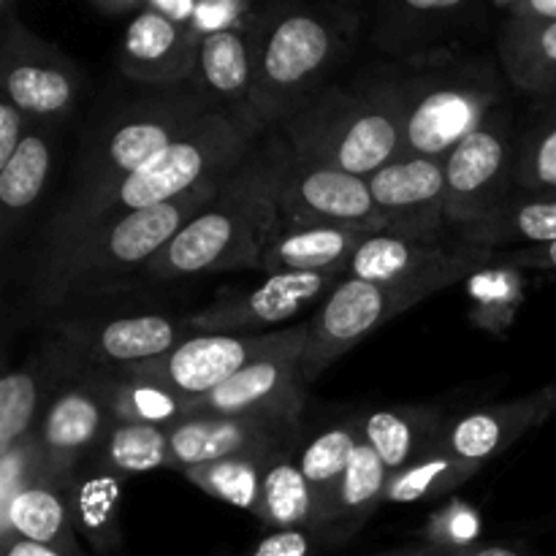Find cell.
Masks as SVG:
<instances>
[{
  "instance_id": "1",
  "label": "cell",
  "mask_w": 556,
  "mask_h": 556,
  "mask_svg": "<svg viewBox=\"0 0 556 556\" xmlns=\"http://www.w3.org/2000/svg\"><path fill=\"white\" fill-rule=\"evenodd\" d=\"M356 16L342 5L269 3L250 30L253 114L258 130L280 128L326 87L351 47Z\"/></svg>"
},
{
  "instance_id": "41",
  "label": "cell",
  "mask_w": 556,
  "mask_h": 556,
  "mask_svg": "<svg viewBox=\"0 0 556 556\" xmlns=\"http://www.w3.org/2000/svg\"><path fill=\"white\" fill-rule=\"evenodd\" d=\"M144 5L166 20L177 22L195 41L226 30L250 33L264 11V5H255L250 0H199V3L193 0H144Z\"/></svg>"
},
{
  "instance_id": "5",
  "label": "cell",
  "mask_w": 556,
  "mask_h": 556,
  "mask_svg": "<svg viewBox=\"0 0 556 556\" xmlns=\"http://www.w3.org/2000/svg\"><path fill=\"white\" fill-rule=\"evenodd\" d=\"M402 114L396 79L326 85L275 130L291 155L369 179L402 155Z\"/></svg>"
},
{
  "instance_id": "45",
  "label": "cell",
  "mask_w": 556,
  "mask_h": 556,
  "mask_svg": "<svg viewBox=\"0 0 556 556\" xmlns=\"http://www.w3.org/2000/svg\"><path fill=\"white\" fill-rule=\"evenodd\" d=\"M494 264L516 266V269H538V271H556V242L535 244V248H514V250H494Z\"/></svg>"
},
{
  "instance_id": "27",
  "label": "cell",
  "mask_w": 556,
  "mask_h": 556,
  "mask_svg": "<svg viewBox=\"0 0 556 556\" xmlns=\"http://www.w3.org/2000/svg\"><path fill=\"white\" fill-rule=\"evenodd\" d=\"M389 478L391 472L386 470L380 456L362 438L345 478L337 486L329 510L320 519V525L315 527L324 546H342L367 525L369 516L378 510V505H383Z\"/></svg>"
},
{
  "instance_id": "35",
  "label": "cell",
  "mask_w": 556,
  "mask_h": 556,
  "mask_svg": "<svg viewBox=\"0 0 556 556\" xmlns=\"http://www.w3.org/2000/svg\"><path fill=\"white\" fill-rule=\"evenodd\" d=\"M109 410L114 421L150 424V427L172 429L190 418V396L177 394L157 380L141 378L134 372H103Z\"/></svg>"
},
{
  "instance_id": "15",
  "label": "cell",
  "mask_w": 556,
  "mask_h": 556,
  "mask_svg": "<svg viewBox=\"0 0 556 556\" xmlns=\"http://www.w3.org/2000/svg\"><path fill=\"white\" fill-rule=\"evenodd\" d=\"M195 331L185 318L166 313H117L65 318L54 324L58 345L81 367L96 372H125L152 362L190 340Z\"/></svg>"
},
{
  "instance_id": "46",
  "label": "cell",
  "mask_w": 556,
  "mask_h": 556,
  "mask_svg": "<svg viewBox=\"0 0 556 556\" xmlns=\"http://www.w3.org/2000/svg\"><path fill=\"white\" fill-rule=\"evenodd\" d=\"M30 125L33 119L27 114H22L14 103L0 98V166L11 161L16 147L22 144L25 134L30 130Z\"/></svg>"
},
{
  "instance_id": "24",
  "label": "cell",
  "mask_w": 556,
  "mask_h": 556,
  "mask_svg": "<svg viewBox=\"0 0 556 556\" xmlns=\"http://www.w3.org/2000/svg\"><path fill=\"white\" fill-rule=\"evenodd\" d=\"M11 538L38 543L63 556H87L74 530L68 483L43 470L30 486L22 489L0 514V543Z\"/></svg>"
},
{
  "instance_id": "16",
  "label": "cell",
  "mask_w": 556,
  "mask_h": 556,
  "mask_svg": "<svg viewBox=\"0 0 556 556\" xmlns=\"http://www.w3.org/2000/svg\"><path fill=\"white\" fill-rule=\"evenodd\" d=\"M348 275H269L255 288H228L215 302L185 315L195 334H266L302 313L307 304L326 299Z\"/></svg>"
},
{
  "instance_id": "17",
  "label": "cell",
  "mask_w": 556,
  "mask_h": 556,
  "mask_svg": "<svg viewBox=\"0 0 556 556\" xmlns=\"http://www.w3.org/2000/svg\"><path fill=\"white\" fill-rule=\"evenodd\" d=\"M369 182L386 228L400 237H440L445 220V157H396Z\"/></svg>"
},
{
  "instance_id": "23",
  "label": "cell",
  "mask_w": 556,
  "mask_h": 556,
  "mask_svg": "<svg viewBox=\"0 0 556 556\" xmlns=\"http://www.w3.org/2000/svg\"><path fill=\"white\" fill-rule=\"evenodd\" d=\"M195 90L215 112L261 136L253 114V52L250 33L226 30L199 41Z\"/></svg>"
},
{
  "instance_id": "9",
  "label": "cell",
  "mask_w": 556,
  "mask_h": 556,
  "mask_svg": "<svg viewBox=\"0 0 556 556\" xmlns=\"http://www.w3.org/2000/svg\"><path fill=\"white\" fill-rule=\"evenodd\" d=\"M516 125L500 103L476 134L445 157V220L454 231L476 226L514 195Z\"/></svg>"
},
{
  "instance_id": "51",
  "label": "cell",
  "mask_w": 556,
  "mask_h": 556,
  "mask_svg": "<svg viewBox=\"0 0 556 556\" xmlns=\"http://www.w3.org/2000/svg\"><path fill=\"white\" fill-rule=\"evenodd\" d=\"M554 389H556V383H554Z\"/></svg>"
},
{
  "instance_id": "40",
  "label": "cell",
  "mask_w": 556,
  "mask_h": 556,
  "mask_svg": "<svg viewBox=\"0 0 556 556\" xmlns=\"http://www.w3.org/2000/svg\"><path fill=\"white\" fill-rule=\"evenodd\" d=\"M282 448H286V445H282ZM275 451H255V454L228 456V459L210 462V465L188 467V470H182V476L188 478L193 486H199L201 492L210 494V497L233 505V508L248 510V514L255 516L261 497V476H264L266 459H269Z\"/></svg>"
},
{
  "instance_id": "33",
  "label": "cell",
  "mask_w": 556,
  "mask_h": 556,
  "mask_svg": "<svg viewBox=\"0 0 556 556\" xmlns=\"http://www.w3.org/2000/svg\"><path fill=\"white\" fill-rule=\"evenodd\" d=\"M467 242L486 250L535 248L556 242V193H514L486 220L459 231Z\"/></svg>"
},
{
  "instance_id": "34",
  "label": "cell",
  "mask_w": 556,
  "mask_h": 556,
  "mask_svg": "<svg viewBox=\"0 0 556 556\" xmlns=\"http://www.w3.org/2000/svg\"><path fill=\"white\" fill-rule=\"evenodd\" d=\"M358 443H362L358 416H348L324 427L315 438H309L299 448V467H302L304 478H307L309 489L315 494V503H318V521H315V527L320 525V519L329 510L337 486H340L353 456H356Z\"/></svg>"
},
{
  "instance_id": "18",
  "label": "cell",
  "mask_w": 556,
  "mask_h": 556,
  "mask_svg": "<svg viewBox=\"0 0 556 556\" xmlns=\"http://www.w3.org/2000/svg\"><path fill=\"white\" fill-rule=\"evenodd\" d=\"M483 5L467 0H396L378 5L372 41L378 49L407 60L438 58L454 52L472 27H478Z\"/></svg>"
},
{
  "instance_id": "14",
  "label": "cell",
  "mask_w": 556,
  "mask_h": 556,
  "mask_svg": "<svg viewBox=\"0 0 556 556\" xmlns=\"http://www.w3.org/2000/svg\"><path fill=\"white\" fill-rule=\"evenodd\" d=\"M112 424L103 372L81 367L71 358L68 372L49 394L33 432L41 451L43 470L68 483L71 476L96 456Z\"/></svg>"
},
{
  "instance_id": "13",
  "label": "cell",
  "mask_w": 556,
  "mask_h": 556,
  "mask_svg": "<svg viewBox=\"0 0 556 556\" xmlns=\"http://www.w3.org/2000/svg\"><path fill=\"white\" fill-rule=\"evenodd\" d=\"M304 342H307V324L266 331V334H193L174 351L152 362L136 364L125 372L157 380L177 394L199 400L220 389L258 358Z\"/></svg>"
},
{
  "instance_id": "19",
  "label": "cell",
  "mask_w": 556,
  "mask_h": 556,
  "mask_svg": "<svg viewBox=\"0 0 556 556\" xmlns=\"http://www.w3.org/2000/svg\"><path fill=\"white\" fill-rule=\"evenodd\" d=\"M302 348L271 353L233 375L220 389L190 402L193 416H288L302 418Z\"/></svg>"
},
{
  "instance_id": "31",
  "label": "cell",
  "mask_w": 556,
  "mask_h": 556,
  "mask_svg": "<svg viewBox=\"0 0 556 556\" xmlns=\"http://www.w3.org/2000/svg\"><path fill=\"white\" fill-rule=\"evenodd\" d=\"M123 483V478L101 470L92 462L81 465L68 481L74 530L90 543L96 556H112L123 546V527H119Z\"/></svg>"
},
{
  "instance_id": "4",
  "label": "cell",
  "mask_w": 556,
  "mask_h": 556,
  "mask_svg": "<svg viewBox=\"0 0 556 556\" xmlns=\"http://www.w3.org/2000/svg\"><path fill=\"white\" fill-rule=\"evenodd\" d=\"M226 182H212L152 210L96 223L68 242L43 250L33 280L38 307H60L65 299L81 296L90 288L144 269L193 217L215 201Z\"/></svg>"
},
{
  "instance_id": "6",
  "label": "cell",
  "mask_w": 556,
  "mask_h": 556,
  "mask_svg": "<svg viewBox=\"0 0 556 556\" xmlns=\"http://www.w3.org/2000/svg\"><path fill=\"white\" fill-rule=\"evenodd\" d=\"M410 65L396 79L405 106L400 157H448L503 101L500 68L456 52Z\"/></svg>"
},
{
  "instance_id": "44",
  "label": "cell",
  "mask_w": 556,
  "mask_h": 556,
  "mask_svg": "<svg viewBox=\"0 0 556 556\" xmlns=\"http://www.w3.org/2000/svg\"><path fill=\"white\" fill-rule=\"evenodd\" d=\"M324 541L315 530H277L261 538L242 556H318Z\"/></svg>"
},
{
  "instance_id": "38",
  "label": "cell",
  "mask_w": 556,
  "mask_h": 556,
  "mask_svg": "<svg viewBox=\"0 0 556 556\" xmlns=\"http://www.w3.org/2000/svg\"><path fill=\"white\" fill-rule=\"evenodd\" d=\"M514 185L521 193H556V101H541L525 130L516 134Z\"/></svg>"
},
{
  "instance_id": "29",
  "label": "cell",
  "mask_w": 556,
  "mask_h": 556,
  "mask_svg": "<svg viewBox=\"0 0 556 556\" xmlns=\"http://www.w3.org/2000/svg\"><path fill=\"white\" fill-rule=\"evenodd\" d=\"M451 416L432 405H394L358 416L364 443L380 456L389 472L410 465L443 432Z\"/></svg>"
},
{
  "instance_id": "32",
  "label": "cell",
  "mask_w": 556,
  "mask_h": 556,
  "mask_svg": "<svg viewBox=\"0 0 556 556\" xmlns=\"http://www.w3.org/2000/svg\"><path fill=\"white\" fill-rule=\"evenodd\" d=\"M299 443L275 451L266 459L261 476V497L255 519L271 532L277 530H315L318 503L299 467Z\"/></svg>"
},
{
  "instance_id": "21",
  "label": "cell",
  "mask_w": 556,
  "mask_h": 556,
  "mask_svg": "<svg viewBox=\"0 0 556 556\" xmlns=\"http://www.w3.org/2000/svg\"><path fill=\"white\" fill-rule=\"evenodd\" d=\"M117 60L128 79L157 90H177L195 79L199 41L177 22L147 9L141 0L139 11L125 22Z\"/></svg>"
},
{
  "instance_id": "10",
  "label": "cell",
  "mask_w": 556,
  "mask_h": 556,
  "mask_svg": "<svg viewBox=\"0 0 556 556\" xmlns=\"http://www.w3.org/2000/svg\"><path fill=\"white\" fill-rule=\"evenodd\" d=\"M492 250L467 242L459 231L440 237H400V233H369L353 255L351 275L383 286L418 288L438 293L454 282L467 280L492 264Z\"/></svg>"
},
{
  "instance_id": "2",
  "label": "cell",
  "mask_w": 556,
  "mask_h": 556,
  "mask_svg": "<svg viewBox=\"0 0 556 556\" xmlns=\"http://www.w3.org/2000/svg\"><path fill=\"white\" fill-rule=\"evenodd\" d=\"M277 144L255 147L210 206L188 223L150 264L155 282H185L201 275L261 269V255L277 228Z\"/></svg>"
},
{
  "instance_id": "43",
  "label": "cell",
  "mask_w": 556,
  "mask_h": 556,
  "mask_svg": "<svg viewBox=\"0 0 556 556\" xmlns=\"http://www.w3.org/2000/svg\"><path fill=\"white\" fill-rule=\"evenodd\" d=\"M478 532H481V521H478L476 510L462 503H454L432 519L429 543H438V546L459 552V548L478 543Z\"/></svg>"
},
{
  "instance_id": "7",
  "label": "cell",
  "mask_w": 556,
  "mask_h": 556,
  "mask_svg": "<svg viewBox=\"0 0 556 556\" xmlns=\"http://www.w3.org/2000/svg\"><path fill=\"white\" fill-rule=\"evenodd\" d=\"M206 112H212L210 101L195 87L161 90L157 96L117 109L81 150L74 190L60 212L76 210L144 168Z\"/></svg>"
},
{
  "instance_id": "11",
  "label": "cell",
  "mask_w": 556,
  "mask_h": 556,
  "mask_svg": "<svg viewBox=\"0 0 556 556\" xmlns=\"http://www.w3.org/2000/svg\"><path fill=\"white\" fill-rule=\"evenodd\" d=\"M0 90L22 114L58 123L74 112L81 71L63 49L38 38L3 0L0 22Z\"/></svg>"
},
{
  "instance_id": "25",
  "label": "cell",
  "mask_w": 556,
  "mask_h": 556,
  "mask_svg": "<svg viewBox=\"0 0 556 556\" xmlns=\"http://www.w3.org/2000/svg\"><path fill=\"white\" fill-rule=\"evenodd\" d=\"M369 233L334 226H277L261 255V271L269 275H351L353 255Z\"/></svg>"
},
{
  "instance_id": "22",
  "label": "cell",
  "mask_w": 556,
  "mask_h": 556,
  "mask_svg": "<svg viewBox=\"0 0 556 556\" xmlns=\"http://www.w3.org/2000/svg\"><path fill=\"white\" fill-rule=\"evenodd\" d=\"M554 413L556 389L552 383L521 400L451 416L443 427V443L454 454V459L478 472L489 459L508 451L516 440L525 438L530 429L541 427Z\"/></svg>"
},
{
  "instance_id": "8",
  "label": "cell",
  "mask_w": 556,
  "mask_h": 556,
  "mask_svg": "<svg viewBox=\"0 0 556 556\" xmlns=\"http://www.w3.org/2000/svg\"><path fill=\"white\" fill-rule=\"evenodd\" d=\"M277 144V226H334L362 233H383V215L375 206L369 182L356 174L291 155Z\"/></svg>"
},
{
  "instance_id": "30",
  "label": "cell",
  "mask_w": 556,
  "mask_h": 556,
  "mask_svg": "<svg viewBox=\"0 0 556 556\" xmlns=\"http://www.w3.org/2000/svg\"><path fill=\"white\" fill-rule=\"evenodd\" d=\"M54 123L33 119L30 130L0 166V210H3V237H14L16 228L27 220L33 206L41 201L43 188L52 177L54 166Z\"/></svg>"
},
{
  "instance_id": "49",
  "label": "cell",
  "mask_w": 556,
  "mask_h": 556,
  "mask_svg": "<svg viewBox=\"0 0 556 556\" xmlns=\"http://www.w3.org/2000/svg\"><path fill=\"white\" fill-rule=\"evenodd\" d=\"M3 556H63L47 546H38V543L22 541V538H11L3 541Z\"/></svg>"
},
{
  "instance_id": "50",
  "label": "cell",
  "mask_w": 556,
  "mask_h": 556,
  "mask_svg": "<svg viewBox=\"0 0 556 556\" xmlns=\"http://www.w3.org/2000/svg\"><path fill=\"white\" fill-rule=\"evenodd\" d=\"M372 556H454V548L438 546V543H421V546H407V548H396V552H383V554H372Z\"/></svg>"
},
{
  "instance_id": "48",
  "label": "cell",
  "mask_w": 556,
  "mask_h": 556,
  "mask_svg": "<svg viewBox=\"0 0 556 556\" xmlns=\"http://www.w3.org/2000/svg\"><path fill=\"white\" fill-rule=\"evenodd\" d=\"M454 556H532L527 548L514 546V543H472V546L459 548Z\"/></svg>"
},
{
  "instance_id": "20",
  "label": "cell",
  "mask_w": 556,
  "mask_h": 556,
  "mask_svg": "<svg viewBox=\"0 0 556 556\" xmlns=\"http://www.w3.org/2000/svg\"><path fill=\"white\" fill-rule=\"evenodd\" d=\"M302 418L288 416H193L168 429L174 470L210 465L228 456L275 451L299 443Z\"/></svg>"
},
{
  "instance_id": "47",
  "label": "cell",
  "mask_w": 556,
  "mask_h": 556,
  "mask_svg": "<svg viewBox=\"0 0 556 556\" xmlns=\"http://www.w3.org/2000/svg\"><path fill=\"white\" fill-rule=\"evenodd\" d=\"M492 9L510 20L556 22V0H494Z\"/></svg>"
},
{
  "instance_id": "39",
  "label": "cell",
  "mask_w": 556,
  "mask_h": 556,
  "mask_svg": "<svg viewBox=\"0 0 556 556\" xmlns=\"http://www.w3.org/2000/svg\"><path fill=\"white\" fill-rule=\"evenodd\" d=\"M470 293V320L492 334H508L516 313L527 296V277L516 266L489 264L472 277H467Z\"/></svg>"
},
{
  "instance_id": "36",
  "label": "cell",
  "mask_w": 556,
  "mask_h": 556,
  "mask_svg": "<svg viewBox=\"0 0 556 556\" xmlns=\"http://www.w3.org/2000/svg\"><path fill=\"white\" fill-rule=\"evenodd\" d=\"M90 462L101 470L123 478V481L161 470V467H174L168 429L150 427V424L114 421Z\"/></svg>"
},
{
  "instance_id": "37",
  "label": "cell",
  "mask_w": 556,
  "mask_h": 556,
  "mask_svg": "<svg viewBox=\"0 0 556 556\" xmlns=\"http://www.w3.org/2000/svg\"><path fill=\"white\" fill-rule=\"evenodd\" d=\"M476 476L467 465L454 459L443 443V432L432 440V445L421 451L416 459L400 472H391L389 486H386L383 503H424V500H438L456 492L462 483Z\"/></svg>"
},
{
  "instance_id": "26",
  "label": "cell",
  "mask_w": 556,
  "mask_h": 556,
  "mask_svg": "<svg viewBox=\"0 0 556 556\" xmlns=\"http://www.w3.org/2000/svg\"><path fill=\"white\" fill-rule=\"evenodd\" d=\"M71 356L52 342L25 367L5 372L0 383V454L33 438L54 386L68 372Z\"/></svg>"
},
{
  "instance_id": "42",
  "label": "cell",
  "mask_w": 556,
  "mask_h": 556,
  "mask_svg": "<svg viewBox=\"0 0 556 556\" xmlns=\"http://www.w3.org/2000/svg\"><path fill=\"white\" fill-rule=\"evenodd\" d=\"M43 472L41 451H38L36 438H27L16 443L14 448L0 454V514L11 505V500L30 486Z\"/></svg>"
},
{
  "instance_id": "12",
  "label": "cell",
  "mask_w": 556,
  "mask_h": 556,
  "mask_svg": "<svg viewBox=\"0 0 556 556\" xmlns=\"http://www.w3.org/2000/svg\"><path fill=\"white\" fill-rule=\"evenodd\" d=\"M429 293L418 288L383 286L348 275L324 299L307 324V342L302 348L304 383L318 380L331 364L358 345L367 334L416 307Z\"/></svg>"
},
{
  "instance_id": "28",
  "label": "cell",
  "mask_w": 556,
  "mask_h": 556,
  "mask_svg": "<svg viewBox=\"0 0 556 556\" xmlns=\"http://www.w3.org/2000/svg\"><path fill=\"white\" fill-rule=\"evenodd\" d=\"M497 54L500 68L516 90L556 101V22L505 16Z\"/></svg>"
},
{
  "instance_id": "3",
  "label": "cell",
  "mask_w": 556,
  "mask_h": 556,
  "mask_svg": "<svg viewBox=\"0 0 556 556\" xmlns=\"http://www.w3.org/2000/svg\"><path fill=\"white\" fill-rule=\"evenodd\" d=\"M255 147H258V134L212 109L144 168L76 210L60 212L49 226L47 250L68 242L96 223L152 210L195 193L212 182H226L253 155Z\"/></svg>"
}]
</instances>
